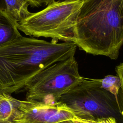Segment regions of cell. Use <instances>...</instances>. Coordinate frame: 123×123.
I'll return each instance as SVG.
<instances>
[{"label":"cell","instance_id":"ba28073f","mask_svg":"<svg viewBox=\"0 0 123 123\" xmlns=\"http://www.w3.org/2000/svg\"><path fill=\"white\" fill-rule=\"evenodd\" d=\"M20 100L10 94L0 93V123H15L19 111Z\"/></svg>","mask_w":123,"mask_h":123},{"label":"cell","instance_id":"2e32d148","mask_svg":"<svg viewBox=\"0 0 123 123\" xmlns=\"http://www.w3.org/2000/svg\"><path fill=\"white\" fill-rule=\"evenodd\" d=\"M79 0H58V1L59 2H70V1H74Z\"/></svg>","mask_w":123,"mask_h":123},{"label":"cell","instance_id":"9a60e30c","mask_svg":"<svg viewBox=\"0 0 123 123\" xmlns=\"http://www.w3.org/2000/svg\"><path fill=\"white\" fill-rule=\"evenodd\" d=\"M61 123H74L72 120H68L61 122Z\"/></svg>","mask_w":123,"mask_h":123},{"label":"cell","instance_id":"7a4b0ae2","mask_svg":"<svg viewBox=\"0 0 123 123\" xmlns=\"http://www.w3.org/2000/svg\"><path fill=\"white\" fill-rule=\"evenodd\" d=\"M73 43L87 53L117 59L123 45V0H83Z\"/></svg>","mask_w":123,"mask_h":123},{"label":"cell","instance_id":"5bb4252c","mask_svg":"<svg viewBox=\"0 0 123 123\" xmlns=\"http://www.w3.org/2000/svg\"><path fill=\"white\" fill-rule=\"evenodd\" d=\"M0 9H5V5L4 0H0Z\"/></svg>","mask_w":123,"mask_h":123},{"label":"cell","instance_id":"8fae6325","mask_svg":"<svg viewBox=\"0 0 123 123\" xmlns=\"http://www.w3.org/2000/svg\"><path fill=\"white\" fill-rule=\"evenodd\" d=\"M115 71L121 80V87L119 94V102L122 116L123 117V63H121L115 68Z\"/></svg>","mask_w":123,"mask_h":123},{"label":"cell","instance_id":"8992f818","mask_svg":"<svg viewBox=\"0 0 123 123\" xmlns=\"http://www.w3.org/2000/svg\"><path fill=\"white\" fill-rule=\"evenodd\" d=\"M75 117L73 111L58 101L45 102L20 100L15 123H58Z\"/></svg>","mask_w":123,"mask_h":123},{"label":"cell","instance_id":"5b68a950","mask_svg":"<svg viewBox=\"0 0 123 123\" xmlns=\"http://www.w3.org/2000/svg\"><path fill=\"white\" fill-rule=\"evenodd\" d=\"M74 57L57 62L41 71L26 83V100L45 102L58 101L82 79Z\"/></svg>","mask_w":123,"mask_h":123},{"label":"cell","instance_id":"3957f363","mask_svg":"<svg viewBox=\"0 0 123 123\" xmlns=\"http://www.w3.org/2000/svg\"><path fill=\"white\" fill-rule=\"evenodd\" d=\"M83 0L54 2L18 25L19 30L35 37L73 42L74 29Z\"/></svg>","mask_w":123,"mask_h":123},{"label":"cell","instance_id":"9c48e42d","mask_svg":"<svg viewBox=\"0 0 123 123\" xmlns=\"http://www.w3.org/2000/svg\"><path fill=\"white\" fill-rule=\"evenodd\" d=\"M7 13L18 25L28 17L32 12L28 10L27 0H4Z\"/></svg>","mask_w":123,"mask_h":123},{"label":"cell","instance_id":"7c38bea8","mask_svg":"<svg viewBox=\"0 0 123 123\" xmlns=\"http://www.w3.org/2000/svg\"><path fill=\"white\" fill-rule=\"evenodd\" d=\"M72 120L74 123H117L116 119L113 117L102 118L95 120H86L75 117Z\"/></svg>","mask_w":123,"mask_h":123},{"label":"cell","instance_id":"52a82bcc","mask_svg":"<svg viewBox=\"0 0 123 123\" xmlns=\"http://www.w3.org/2000/svg\"><path fill=\"white\" fill-rule=\"evenodd\" d=\"M17 23L7 13L0 9V47L20 37Z\"/></svg>","mask_w":123,"mask_h":123},{"label":"cell","instance_id":"4fadbf2b","mask_svg":"<svg viewBox=\"0 0 123 123\" xmlns=\"http://www.w3.org/2000/svg\"><path fill=\"white\" fill-rule=\"evenodd\" d=\"M32 7H38L43 5L47 6L55 1V0H27Z\"/></svg>","mask_w":123,"mask_h":123},{"label":"cell","instance_id":"6da1fadb","mask_svg":"<svg viewBox=\"0 0 123 123\" xmlns=\"http://www.w3.org/2000/svg\"><path fill=\"white\" fill-rule=\"evenodd\" d=\"M72 42H48L21 36L0 47V93L10 94L24 87L37 74L49 66L74 57Z\"/></svg>","mask_w":123,"mask_h":123},{"label":"cell","instance_id":"277c9868","mask_svg":"<svg viewBox=\"0 0 123 123\" xmlns=\"http://www.w3.org/2000/svg\"><path fill=\"white\" fill-rule=\"evenodd\" d=\"M58 101L70 109L75 117L86 120L113 117L123 119L114 95L100 87L98 79L83 77Z\"/></svg>","mask_w":123,"mask_h":123},{"label":"cell","instance_id":"30bf717a","mask_svg":"<svg viewBox=\"0 0 123 123\" xmlns=\"http://www.w3.org/2000/svg\"><path fill=\"white\" fill-rule=\"evenodd\" d=\"M100 87L114 95L119 102V94L121 87V82L118 75H108L102 79H98Z\"/></svg>","mask_w":123,"mask_h":123}]
</instances>
